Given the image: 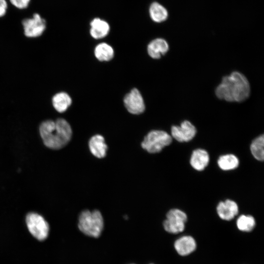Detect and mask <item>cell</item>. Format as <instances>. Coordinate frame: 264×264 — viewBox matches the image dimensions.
<instances>
[{"mask_svg":"<svg viewBox=\"0 0 264 264\" xmlns=\"http://www.w3.org/2000/svg\"><path fill=\"white\" fill-rule=\"evenodd\" d=\"M250 93L248 80L243 74L238 71L224 76L215 90L218 98L232 102L244 101L248 98Z\"/></svg>","mask_w":264,"mask_h":264,"instance_id":"6da1fadb","label":"cell"},{"mask_svg":"<svg viewBox=\"0 0 264 264\" xmlns=\"http://www.w3.org/2000/svg\"><path fill=\"white\" fill-rule=\"evenodd\" d=\"M39 132L44 145L53 150H59L65 147L72 134L70 124L63 118L43 122L39 127Z\"/></svg>","mask_w":264,"mask_h":264,"instance_id":"7a4b0ae2","label":"cell"},{"mask_svg":"<svg viewBox=\"0 0 264 264\" xmlns=\"http://www.w3.org/2000/svg\"><path fill=\"white\" fill-rule=\"evenodd\" d=\"M78 227L85 235L93 238L99 237L104 228L102 215L98 210L83 211L80 214Z\"/></svg>","mask_w":264,"mask_h":264,"instance_id":"3957f363","label":"cell"},{"mask_svg":"<svg viewBox=\"0 0 264 264\" xmlns=\"http://www.w3.org/2000/svg\"><path fill=\"white\" fill-rule=\"evenodd\" d=\"M172 138L163 131L153 130L150 132L141 143L142 147L150 153H157L170 145Z\"/></svg>","mask_w":264,"mask_h":264,"instance_id":"277c9868","label":"cell"},{"mask_svg":"<svg viewBox=\"0 0 264 264\" xmlns=\"http://www.w3.org/2000/svg\"><path fill=\"white\" fill-rule=\"evenodd\" d=\"M187 220V216L185 212L178 209H172L167 212L163 225L166 232L178 234L184 230Z\"/></svg>","mask_w":264,"mask_h":264,"instance_id":"5b68a950","label":"cell"},{"mask_svg":"<svg viewBox=\"0 0 264 264\" xmlns=\"http://www.w3.org/2000/svg\"><path fill=\"white\" fill-rule=\"evenodd\" d=\"M26 223L30 233L37 239L42 241L48 235L49 225L40 215L31 212L26 217Z\"/></svg>","mask_w":264,"mask_h":264,"instance_id":"8992f818","label":"cell"},{"mask_svg":"<svg viewBox=\"0 0 264 264\" xmlns=\"http://www.w3.org/2000/svg\"><path fill=\"white\" fill-rule=\"evenodd\" d=\"M24 35L29 38H36L41 36L46 28L45 20L38 13H34L29 18L22 21Z\"/></svg>","mask_w":264,"mask_h":264,"instance_id":"52a82bcc","label":"cell"},{"mask_svg":"<svg viewBox=\"0 0 264 264\" xmlns=\"http://www.w3.org/2000/svg\"><path fill=\"white\" fill-rule=\"evenodd\" d=\"M124 104L127 110L133 114H139L145 110V105L140 92L136 88H132L125 96Z\"/></svg>","mask_w":264,"mask_h":264,"instance_id":"ba28073f","label":"cell"},{"mask_svg":"<svg viewBox=\"0 0 264 264\" xmlns=\"http://www.w3.org/2000/svg\"><path fill=\"white\" fill-rule=\"evenodd\" d=\"M196 133V127L188 120L183 121L179 126H173L171 128L172 136L180 142L189 141Z\"/></svg>","mask_w":264,"mask_h":264,"instance_id":"9c48e42d","label":"cell"},{"mask_svg":"<svg viewBox=\"0 0 264 264\" xmlns=\"http://www.w3.org/2000/svg\"><path fill=\"white\" fill-rule=\"evenodd\" d=\"M197 242L191 236H182L176 240L174 248L176 252L181 256H188L196 249Z\"/></svg>","mask_w":264,"mask_h":264,"instance_id":"30bf717a","label":"cell"},{"mask_svg":"<svg viewBox=\"0 0 264 264\" xmlns=\"http://www.w3.org/2000/svg\"><path fill=\"white\" fill-rule=\"evenodd\" d=\"M217 212L219 217L224 220H232L237 215L239 208L237 204L230 199L219 202L217 207Z\"/></svg>","mask_w":264,"mask_h":264,"instance_id":"8fae6325","label":"cell"},{"mask_svg":"<svg viewBox=\"0 0 264 264\" xmlns=\"http://www.w3.org/2000/svg\"><path fill=\"white\" fill-rule=\"evenodd\" d=\"M89 33L95 39H101L106 37L110 31L109 23L99 18L93 19L90 22Z\"/></svg>","mask_w":264,"mask_h":264,"instance_id":"7c38bea8","label":"cell"},{"mask_svg":"<svg viewBox=\"0 0 264 264\" xmlns=\"http://www.w3.org/2000/svg\"><path fill=\"white\" fill-rule=\"evenodd\" d=\"M169 48L167 41L161 38H156L150 42L147 46L149 55L154 59L160 58L165 55Z\"/></svg>","mask_w":264,"mask_h":264,"instance_id":"4fadbf2b","label":"cell"},{"mask_svg":"<svg viewBox=\"0 0 264 264\" xmlns=\"http://www.w3.org/2000/svg\"><path fill=\"white\" fill-rule=\"evenodd\" d=\"M88 146L90 152L95 157L102 158L106 156L108 146L101 135L96 134L91 137Z\"/></svg>","mask_w":264,"mask_h":264,"instance_id":"5bb4252c","label":"cell"},{"mask_svg":"<svg viewBox=\"0 0 264 264\" xmlns=\"http://www.w3.org/2000/svg\"><path fill=\"white\" fill-rule=\"evenodd\" d=\"M190 162L194 169L198 171H202L209 163V154L205 150H195L192 154Z\"/></svg>","mask_w":264,"mask_h":264,"instance_id":"9a60e30c","label":"cell"},{"mask_svg":"<svg viewBox=\"0 0 264 264\" xmlns=\"http://www.w3.org/2000/svg\"><path fill=\"white\" fill-rule=\"evenodd\" d=\"M149 14L152 20L157 23L165 21L168 17L166 8L156 1L152 2L150 5Z\"/></svg>","mask_w":264,"mask_h":264,"instance_id":"2e32d148","label":"cell"},{"mask_svg":"<svg viewBox=\"0 0 264 264\" xmlns=\"http://www.w3.org/2000/svg\"><path fill=\"white\" fill-rule=\"evenodd\" d=\"M54 108L59 112L66 111L72 103L70 96L65 92H60L55 94L52 99Z\"/></svg>","mask_w":264,"mask_h":264,"instance_id":"e0dca14e","label":"cell"},{"mask_svg":"<svg viewBox=\"0 0 264 264\" xmlns=\"http://www.w3.org/2000/svg\"><path fill=\"white\" fill-rule=\"evenodd\" d=\"M94 54L99 61L107 62L113 58L114 51L111 45L106 43H101L95 46Z\"/></svg>","mask_w":264,"mask_h":264,"instance_id":"ac0fdd59","label":"cell"},{"mask_svg":"<svg viewBox=\"0 0 264 264\" xmlns=\"http://www.w3.org/2000/svg\"><path fill=\"white\" fill-rule=\"evenodd\" d=\"M239 161L235 155L227 154L220 156L218 160L219 167L223 170H231L236 169L239 165Z\"/></svg>","mask_w":264,"mask_h":264,"instance_id":"d6986e66","label":"cell"},{"mask_svg":"<svg viewBox=\"0 0 264 264\" xmlns=\"http://www.w3.org/2000/svg\"><path fill=\"white\" fill-rule=\"evenodd\" d=\"M236 225L238 229L244 232L252 231L256 226V221L251 215H242L237 220Z\"/></svg>","mask_w":264,"mask_h":264,"instance_id":"ffe728a7","label":"cell"},{"mask_svg":"<svg viewBox=\"0 0 264 264\" xmlns=\"http://www.w3.org/2000/svg\"><path fill=\"white\" fill-rule=\"evenodd\" d=\"M264 135L262 134L253 140L250 145V151L257 160L263 161L264 158Z\"/></svg>","mask_w":264,"mask_h":264,"instance_id":"44dd1931","label":"cell"},{"mask_svg":"<svg viewBox=\"0 0 264 264\" xmlns=\"http://www.w3.org/2000/svg\"><path fill=\"white\" fill-rule=\"evenodd\" d=\"M9 1L16 8L24 9L29 6L31 0H9Z\"/></svg>","mask_w":264,"mask_h":264,"instance_id":"7402d4cb","label":"cell"},{"mask_svg":"<svg viewBox=\"0 0 264 264\" xmlns=\"http://www.w3.org/2000/svg\"><path fill=\"white\" fill-rule=\"evenodd\" d=\"M8 4L6 0H0V18L4 16L7 10Z\"/></svg>","mask_w":264,"mask_h":264,"instance_id":"603a6c76","label":"cell"},{"mask_svg":"<svg viewBox=\"0 0 264 264\" xmlns=\"http://www.w3.org/2000/svg\"></svg>","mask_w":264,"mask_h":264,"instance_id":"cb8c5ba5","label":"cell"}]
</instances>
